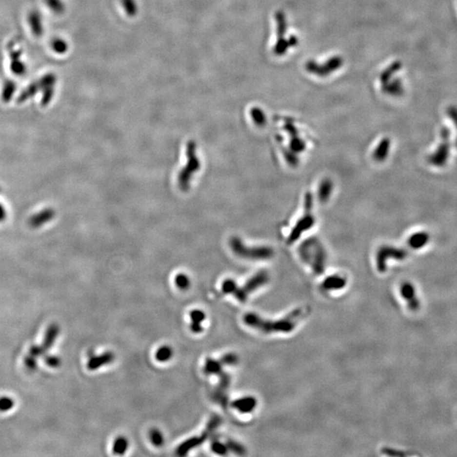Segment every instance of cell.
<instances>
[{"label": "cell", "mask_w": 457, "mask_h": 457, "mask_svg": "<svg viewBox=\"0 0 457 457\" xmlns=\"http://www.w3.org/2000/svg\"><path fill=\"white\" fill-rule=\"evenodd\" d=\"M307 314V310L303 308H298L293 310L291 314L284 318L275 321L263 319L256 314H246L244 317V323L247 326L259 330L261 332L267 333H290L298 325V322L304 315Z\"/></svg>", "instance_id": "cell-1"}, {"label": "cell", "mask_w": 457, "mask_h": 457, "mask_svg": "<svg viewBox=\"0 0 457 457\" xmlns=\"http://www.w3.org/2000/svg\"><path fill=\"white\" fill-rule=\"evenodd\" d=\"M60 334V327L55 323L49 325L46 334L44 339L41 345H33L30 349L29 353L25 358V365L26 368L31 371H34L38 368L37 360L42 356L46 355V353L49 349L55 344V339Z\"/></svg>", "instance_id": "cell-2"}, {"label": "cell", "mask_w": 457, "mask_h": 457, "mask_svg": "<svg viewBox=\"0 0 457 457\" xmlns=\"http://www.w3.org/2000/svg\"><path fill=\"white\" fill-rule=\"evenodd\" d=\"M230 245L235 254L242 258L264 260L274 256V251L269 246H246L242 240L237 237L231 238Z\"/></svg>", "instance_id": "cell-3"}, {"label": "cell", "mask_w": 457, "mask_h": 457, "mask_svg": "<svg viewBox=\"0 0 457 457\" xmlns=\"http://www.w3.org/2000/svg\"><path fill=\"white\" fill-rule=\"evenodd\" d=\"M197 146L194 141H189L186 148V156L188 159L186 166L178 176L179 187L183 192L188 191L192 176L201 168V161L197 156Z\"/></svg>", "instance_id": "cell-4"}, {"label": "cell", "mask_w": 457, "mask_h": 457, "mask_svg": "<svg viewBox=\"0 0 457 457\" xmlns=\"http://www.w3.org/2000/svg\"><path fill=\"white\" fill-rule=\"evenodd\" d=\"M451 131L447 127H443L440 131V142L427 159L429 163L437 168H442L447 163L451 155Z\"/></svg>", "instance_id": "cell-5"}, {"label": "cell", "mask_w": 457, "mask_h": 457, "mask_svg": "<svg viewBox=\"0 0 457 457\" xmlns=\"http://www.w3.org/2000/svg\"><path fill=\"white\" fill-rule=\"evenodd\" d=\"M300 256L305 262L313 267L314 271L319 275L324 271L326 256L322 247L318 246L316 242H307L300 248Z\"/></svg>", "instance_id": "cell-6"}, {"label": "cell", "mask_w": 457, "mask_h": 457, "mask_svg": "<svg viewBox=\"0 0 457 457\" xmlns=\"http://www.w3.org/2000/svg\"><path fill=\"white\" fill-rule=\"evenodd\" d=\"M221 421L222 420L219 416L213 417L210 419V421L208 422L207 429H205V431L200 436H196L193 438H189L186 441L180 444L179 447L177 448V450H176L177 455L185 456L192 449L201 445L203 442L206 441L209 438V436L211 435L212 433H214L215 429L220 425Z\"/></svg>", "instance_id": "cell-7"}, {"label": "cell", "mask_w": 457, "mask_h": 457, "mask_svg": "<svg viewBox=\"0 0 457 457\" xmlns=\"http://www.w3.org/2000/svg\"><path fill=\"white\" fill-rule=\"evenodd\" d=\"M408 256V252L405 248L396 247L390 245H383L378 250L376 255V264L378 271L384 273L387 269V261L394 259L397 261H402Z\"/></svg>", "instance_id": "cell-8"}, {"label": "cell", "mask_w": 457, "mask_h": 457, "mask_svg": "<svg viewBox=\"0 0 457 457\" xmlns=\"http://www.w3.org/2000/svg\"><path fill=\"white\" fill-rule=\"evenodd\" d=\"M312 203H313L312 196H311V194H307L306 199H305V210H306V213H305L303 217L299 219L294 229L291 230V235H290L287 240L289 244H291V243H293L298 240L304 231L310 230L311 228L313 227L314 224H315V219H314L313 215L311 214Z\"/></svg>", "instance_id": "cell-9"}, {"label": "cell", "mask_w": 457, "mask_h": 457, "mask_svg": "<svg viewBox=\"0 0 457 457\" xmlns=\"http://www.w3.org/2000/svg\"><path fill=\"white\" fill-rule=\"evenodd\" d=\"M269 280V275L267 272L259 271L256 275H253L242 287L237 286L233 295L237 300H240V302H245L252 292L266 285Z\"/></svg>", "instance_id": "cell-10"}, {"label": "cell", "mask_w": 457, "mask_h": 457, "mask_svg": "<svg viewBox=\"0 0 457 457\" xmlns=\"http://www.w3.org/2000/svg\"><path fill=\"white\" fill-rule=\"evenodd\" d=\"M42 87V105L47 106L51 102L55 95L57 77L54 73H48L39 79Z\"/></svg>", "instance_id": "cell-11"}, {"label": "cell", "mask_w": 457, "mask_h": 457, "mask_svg": "<svg viewBox=\"0 0 457 457\" xmlns=\"http://www.w3.org/2000/svg\"><path fill=\"white\" fill-rule=\"evenodd\" d=\"M10 59V70L18 77L24 76L26 73V65L24 61L21 60L22 51L19 49H14L11 45L9 48Z\"/></svg>", "instance_id": "cell-12"}, {"label": "cell", "mask_w": 457, "mask_h": 457, "mask_svg": "<svg viewBox=\"0 0 457 457\" xmlns=\"http://www.w3.org/2000/svg\"><path fill=\"white\" fill-rule=\"evenodd\" d=\"M400 294L402 298L409 304V307L412 310H417L419 307V300L416 297L415 287L412 283L405 282L400 285Z\"/></svg>", "instance_id": "cell-13"}, {"label": "cell", "mask_w": 457, "mask_h": 457, "mask_svg": "<svg viewBox=\"0 0 457 457\" xmlns=\"http://www.w3.org/2000/svg\"><path fill=\"white\" fill-rule=\"evenodd\" d=\"M27 21L33 35L39 38L43 34L44 28L42 24V16L39 10H33L30 11L27 16Z\"/></svg>", "instance_id": "cell-14"}, {"label": "cell", "mask_w": 457, "mask_h": 457, "mask_svg": "<svg viewBox=\"0 0 457 457\" xmlns=\"http://www.w3.org/2000/svg\"><path fill=\"white\" fill-rule=\"evenodd\" d=\"M430 236L426 231H418L411 235L407 239V246L411 249L420 250L429 242Z\"/></svg>", "instance_id": "cell-15"}, {"label": "cell", "mask_w": 457, "mask_h": 457, "mask_svg": "<svg viewBox=\"0 0 457 457\" xmlns=\"http://www.w3.org/2000/svg\"><path fill=\"white\" fill-rule=\"evenodd\" d=\"M391 141L390 138H384L381 140L373 153V158L378 163H383L390 154Z\"/></svg>", "instance_id": "cell-16"}, {"label": "cell", "mask_w": 457, "mask_h": 457, "mask_svg": "<svg viewBox=\"0 0 457 457\" xmlns=\"http://www.w3.org/2000/svg\"><path fill=\"white\" fill-rule=\"evenodd\" d=\"M231 406L240 413H249L256 408L257 400L254 397H243L233 401Z\"/></svg>", "instance_id": "cell-17"}, {"label": "cell", "mask_w": 457, "mask_h": 457, "mask_svg": "<svg viewBox=\"0 0 457 457\" xmlns=\"http://www.w3.org/2000/svg\"><path fill=\"white\" fill-rule=\"evenodd\" d=\"M114 359H115L114 353L110 352H105L102 355L90 358L89 361L87 363V368H89L90 370H96L102 366L111 363L114 361Z\"/></svg>", "instance_id": "cell-18"}, {"label": "cell", "mask_w": 457, "mask_h": 457, "mask_svg": "<svg viewBox=\"0 0 457 457\" xmlns=\"http://www.w3.org/2000/svg\"><path fill=\"white\" fill-rule=\"evenodd\" d=\"M346 285V279L339 275H332L323 280L322 287L326 291L340 290Z\"/></svg>", "instance_id": "cell-19"}, {"label": "cell", "mask_w": 457, "mask_h": 457, "mask_svg": "<svg viewBox=\"0 0 457 457\" xmlns=\"http://www.w3.org/2000/svg\"><path fill=\"white\" fill-rule=\"evenodd\" d=\"M39 91H42L41 84L39 82V80H35L32 83L29 84L28 86L23 90L22 92L20 94L19 97H18V99H17V102H18V103H23V102H26L27 100L32 99V97L35 96Z\"/></svg>", "instance_id": "cell-20"}, {"label": "cell", "mask_w": 457, "mask_h": 457, "mask_svg": "<svg viewBox=\"0 0 457 457\" xmlns=\"http://www.w3.org/2000/svg\"><path fill=\"white\" fill-rule=\"evenodd\" d=\"M16 91V83L12 80H6L3 84L1 99L4 102L11 101Z\"/></svg>", "instance_id": "cell-21"}, {"label": "cell", "mask_w": 457, "mask_h": 457, "mask_svg": "<svg viewBox=\"0 0 457 457\" xmlns=\"http://www.w3.org/2000/svg\"><path fill=\"white\" fill-rule=\"evenodd\" d=\"M333 192V183L329 179H323L318 187V199L320 201L325 202L329 200Z\"/></svg>", "instance_id": "cell-22"}, {"label": "cell", "mask_w": 457, "mask_h": 457, "mask_svg": "<svg viewBox=\"0 0 457 457\" xmlns=\"http://www.w3.org/2000/svg\"><path fill=\"white\" fill-rule=\"evenodd\" d=\"M191 319H192V324H191V329L192 332L200 333L203 330L201 327V323L205 319V314L202 311L194 310L192 311L191 314Z\"/></svg>", "instance_id": "cell-23"}, {"label": "cell", "mask_w": 457, "mask_h": 457, "mask_svg": "<svg viewBox=\"0 0 457 457\" xmlns=\"http://www.w3.org/2000/svg\"><path fill=\"white\" fill-rule=\"evenodd\" d=\"M54 216H55V212L52 209H46L44 211L39 213V215H35L32 218V224L34 226L42 225L52 219Z\"/></svg>", "instance_id": "cell-24"}, {"label": "cell", "mask_w": 457, "mask_h": 457, "mask_svg": "<svg viewBox=\"0 0 457 457\" xmlns=\"http://www.w3.org/2000/svg\"><path fill=\"white\" fill-rule=\"evenodd\" d=\"M222 366L223 364L220 361H216L212 358H208L205 362L204 370L206 374L219 375L223 372Z\"/></svg>", "instance_id": "cell-25"}, {"label": "cell", "mask_w": 457, "mask_h": 457, "mask_svg": "<svg viewBox=\"0 0 457 457\" xmlns=\"http://www.w3.org/2000/svg\"><path fill=\"white\" fill-rule=\"evenodd\" d=\"M52 48L58 55H64L67 52L69 45L64 39L56 38L52 41Z\"/></svg>", "instance_id": "cell-26"}, {"label": "cell", "mask_w": 457, "mask_h": 457, "mask_svg": "<svg viewBox=\"0 0 457 457\" xmlns=\"http://www.w3.org/2000/svg\"><path fill=\"white\" fill-rule=\"evenodd\" d=\"M45 2L52 12L56 15H61L65 10V4L63 0H45Z\"/></svg>", "instance_id": "cell-27"}, {"label": "cell", "mask_w": 457, "mask_h": 457, "mask_svg": "<svg viewBox=\"0 0 457 457\" xmlns=\"http://www.w3.org/2000/svg\"><path fill=\"white\" fill-rule=\"evenodd\" d=\"M128 440L124 437H119L115 441L113 451L115 454L123 455L128 448Z\"/></svg>", "instance_id": "cell-28"}, {"label": "cell", "mask_w": 457, "mask_h": 457, "mask_svg": "<svg viewBox=\"0 0 457 457\" xmlns=\"http://www.w3.org/2000/svg\"><path fill=\"white\" fill-rule=\"evenodd\" d=\"M172 349L170 348V346L164 345L158 350L156 352V359L159 361L163 362V361H169L170 358H172Z\"/></svg>", "instance_id": "cell-29"}, {"label": "cell", "mask_w": 457, "mask_h": 457, "mask_svg": "<svg viewBox=\"0 0 457 457\" xmlns=\"http://www.w3.org/2000/svg\"><path fill=\"white\" fill-rule=\"evenodd\" d=\"M121 3L128 16H134L138 14V6L136 0H121Z\"/></svg>", "instance_id": "cell-30"}, {"label": "cell", "mask_w": 457, "mask_h": 457, "mask_svg": "<svg viewBox=\"0 0 457 457\" xmlns=\"http://www.w3.org/2000/svg\"><path fill=\"white\" fill-rule=\"evenodd\" d=\"M15 406L12 398L8 397H0V412H9Z\"/></svg>", "instance_id": "cell-31"}, {"label": "cell", "mask_w": 457, "mask_h": 457, "mask_svg": "<svg viewBox=\"0 0 457 457\" xmlns=\"http://www.w3.org/2000/svg\"><path fill=\"white\" fill-rule=\"evenodd\" d=\"M176 284L180 290H186L190 286V278L188 276L184 274H179L176 278Z\"/></svg>", "instance_id": "cell-32"}, {"label": "cell", "mask_w": 457, "mask_h": 457, "mask_svg": "<svg viewBox=\"0 0 457 457\" xmlns=\"http://www.w3.org/2000/svg\"><path fill=\"white\" fill-rule=\"evenodd\" d=\"M150 438L152 443L155 446H161L163 444V437L162 433L158 429H152L150 432Z\"/></svg>", "instance_id": "cell-33"}, {"label": "cell", "mask_w": 457, "mask_h": 457, "mask_svg": "<svg viewBox=\"0 0 457 457\" xmlns=\"http://www.w3.org/2000/svg\"><path fill=\"white\" fill-rule=\"evenodd\" d=\"M212 451L218 455H225L227 453L228 447L226 444L221 443L219 440H214L211 444Z\"/></svg>", "instance_id": "cell-34"}, {"label": "cell", "mask_w": 457, "mask_h": 457, "mask_svg": "<svg viewBox=\"0 0 457 457\" xmlns=\"http://www.w3.org/2000/svg\"><path fill=\"white\" fill-rule=\"evenodd\" d=\"M226 445H227L228 450H230L236 454L244 455L246 453V451H245V449H244L242 445L238 444L237 442L233 441V440H228L226 442Z\"/></svg>", "instance_id": "cell-35"}, {"label": "cell", "mask_w": 457, "mask_h": 457, "mask_svg": "<svg viewBox=\"0 0 457 457\" xmlns=\"http://www.w3.org/2000/svg\"><path fill=\"white\" fill-rule=\"evenodd\" d=\"M237 286V283L232 279H226L222 285V291L225 294H234Z\"/></svg>", "instance_id": "cell-36"}, {"label": "cell", "mask_w": 457, "mask_h": 457, "mask_svg": "<svg viewBox=\"0 0 457 457\" xmlns=\"http://www.w3.org/2000/svg\"><path fill=\"white\" fill-rule=\"evenodd\" d=\"M45 363L51 368H58L61 364L60 358L57 356L45 355Z\"/></svg>", "instance_id": "cell-37"}, {"label": "cell", "mask_w": 457, "mask_h": 457, "mask_svg": "<svg viewBox=\"0 0 457 457\" xmlns=\"http://www.w3.org/2000/svg\"><path fill=\"white\" fill-rule=\"evenodd\" d=\"M223 365H235L238 362V358L235 354H226L220 360Z\"/></svg>", "instance_id": "cell-38"}, {"label": "cell", "mask_w": 457, "mask_h": 457, "mask_svg": "<svg viewBox=\"0 0 457 457\" xmlns=\"http://www.w3.org/2000/svg\"><path fill=\"white\" fill-rule=\"evenodd\" d=\"M447 115L452 122L454 123L455 126L457 130V108L452 106L447 109Z\"/></svg>", "instance_id": "cell-39"}, {"label": "cell", "mask_w": 457, "mask_h": 457, "mask_svg": "<svg viewBox=\"0 0 457 457\" xmlns=\"http://www.w3.org/2000/svg\"><path fill=\"white\" fill-rule=\"evenodd\" d=\"M253 119H255V121L258 125H262L265 122V119L262 116V113L258 112V111H255L253 115Z\"/></svg>", "instance_id": "cell-40"}, {"label": "cell", "mask_w": 457, "mask_h": 457, "mask_svg": "<svg viewBox=\"0 0 457 457\" xmlns=\"http://www.w3.org/2000/svg\"><path fill=\"white\" fill-rule=\"evenodd\" d=\"M455 146H456V147L457 148V140H456V141H455Z\"/></svg>", "instance_id": "cell-41"}]
</instances>
